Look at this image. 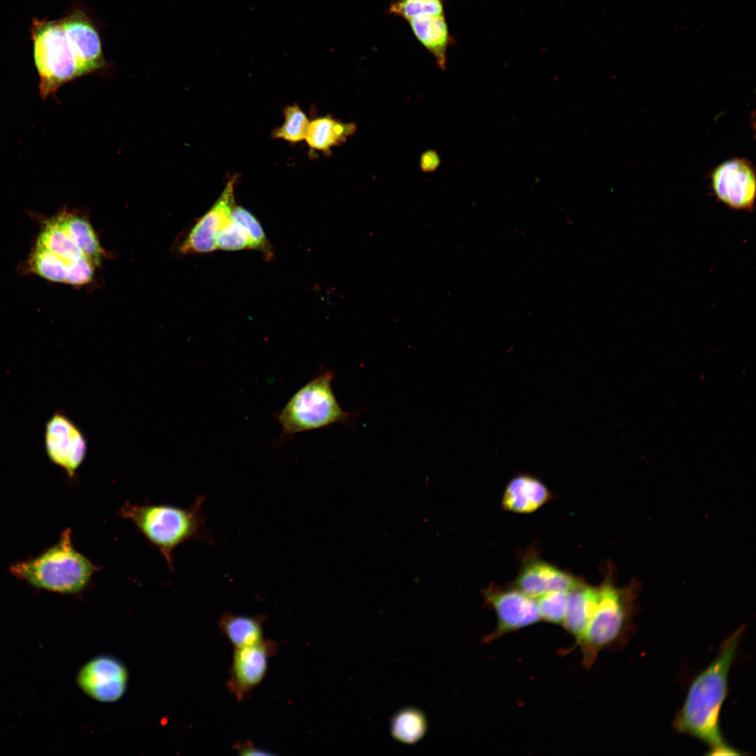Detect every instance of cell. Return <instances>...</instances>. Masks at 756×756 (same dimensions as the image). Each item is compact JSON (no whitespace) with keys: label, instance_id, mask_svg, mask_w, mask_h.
Returning a JSON list of instances; mask_svg holds the SVG:
<instances>
[{"label":"cell","instance_id":"1","mask_svg":"<svg viewBox=\"0 0 756 756\" xmlns=\"http://www.w3.org/2000/svg\"><path fill=\"white\" fill-rule=\"evenodd\" d=\"M743 631L744 627H740L726 638L714 660L694 679L673 721L678 732L706 743L709 755H741L724 740L719 719L727 695L730 668Z\"/></svg>","mask_w":756,"mask_h":756},{"label":"cell","instance_id":"2","mask_svg":"<svg viewBox=\"0 0 756 756\" xmlns=\"http://www.w3.org/2000/svg\"><path fill=\"white\" fill-rule=\"evenodd\" d=\"M204 497L196 498L191 507L184 509L162 504L125 503L118 514L131 521L145 538L158 549L174 570V550L181 543L199 540L214 544L202 509Z\"/></svg>","mask_w":756,"mask_h":756},{"label":"cell","instance_id":"3","mask_svg":"<svg viewBox=\"0 0 756 756\" xmlns=\"http://www.w3.org/2000/svg\"><path fill=\"white\" fill-rule=\"evenodd\" d=\"M335 373L321 369L301 386L276 413L275 420L281 427L276 443L280 445L296 434L342 424L353 428L357 414L344 411L332 388Z\"/></svg>","mask_w":756,"mask_h":756},{"label":"cell","instance_id":"4","mask_svg":"<svg viewBox=\"0 0 756 756\" xmlns=\"http://www.w3.org/2000/svg\"><path fill=\"white\" fill-rule=\"evenodd\" d=\"M101 568L74 548L71 529L67 528L55 545L36 558L12 565L10 570L35 587L74 594L88 588Z\"/></svg>","mask_w":756,"mask_h":756},{"label":"cell","instance_id":"5","mask_svg":"<svg viewBox=\"0 0 756 756\" xmlns=\"http://www.w3.org/2000/svg\"><path fill=\"white\" fill-rule=\"evenodd\" d=\"M598 601L594 612L580 639L582 664L590 668L605 650L626 640L632 628L635 593L631 588L620 589L606 580L598 586Z\"/></svg>","mask_w":756,"mask_h":756},{"label":"cell","instance_id":"6","mask_svg":"<svg viewBox=\"0 0 756 756\" xmlns=\"http://www.w3.org/2000/svg\"><path fill=\"white\" fill-rule=\"evenodd\" d=\"M31 33L41 94L45 98L79 76L78 66L61 21L34 19Z\"/></svg>","mask_w":756,"mask_h":756},{"label":"cell","instance_id":"7","mask_svg":"<svg viewBox=\"0 0 756 756\" xmlns=\"http://www.w3.org/2000/svg\"><path fill=\"white\" fill-rule=\"evenodd\" d=\"M482 595L484 604L497 617L496 628L484 638L486 643L541 621L536 598L514 586L500 587L491 584Z\"/></svg>","mask_w":756,"mask_h":756},{"label":"cell","instance_id":"8","mask_svg":"<svg viewBox=\"0 0 756 756\" xmlns=\"http://www.w3.org/2000/svg\"><path fill=\"white\" fill-rule=\"evenodd\" d=\"M279 648L280 643L272 639L234 648L226 686L238 701L246 700L262 683L269 660Z\"/></svg>","mask_w":756,"mask_h":756},{"label":"cell","instance_id":"9","mask_svg":"<svg viewBox=\"0 0 756 756\" xmlns=\"http://www.w3.org/2000/svg\"><path fill=\"white\" fill-rule=\"evenodd\" d=\"M711 189L728 207L750 211L756 197V174L752 163L743 158L727 160L710 173Z\"/></svg>","mask_w":756,"mask_h":756},{"label":"cell","instance_id":"10","mask_svg":"<svg viewBox=\"0 0 756 756\" xmlns=\"http://www.w3.org/2000/svg\"><path fill=\"white\" fill-rule=\"evenodd\" d=\"M45 447L50 460L74 477L87 452L85 438L78 427L60 411L46 424Z\"/></svg>","mask_w":756,"mask_h":756},{"label":"cell","instance_id":"11","mask_svg":"<svg viewBox=\"0 0 756 756\" xmlns=\"http://www.w3.org/2000/svg\"><path fill=\"white\" fill-rule=\"evenodd\" d=\"M128 678V671L121 661L112 656L100 655L84 664L76 680L80 689L92 699L113 703L125 694Z\"/></svg>","mask_w":756,"mask_h":756},{"label":"cell","instance_id":"12","mask_svg":"<svg viewBox=\"0 0 756 756\" xmlns=\"http://www.w3.org/2000/svg\"><path fill=\"white\" fill-rule=\"evenodd\" d=\"M60 21L76 56L79 75L102 68L105 62L101 38L90 18L76 9Z\"/></svg>","mask_w":756,"mask_h":756},{"label":"cell","instance_id":"13","mask_svg":"<svg viewBox=\"0 0 756 756\" xmlns=\"http://www.w3.org/2000/svg\"><path fill=\"white\" fill-rule=\"evenodd\" d=\"M583 582L581 578L536 556H530L524 560L512 585L536 598L552 591L570 592Z\"/></svg>","mask_w":756,"mask_h":756},{"label":"cell","instance_id":"14","mask_svg":"<svg viewBox=\"0 0 756 756\" xmlns=\"http://www.w3.org/2000/svg\"><path fill=\"white\" fill-rule=\"evenodd\" d=\"M231 178L213 206L197 222L181 246L183 253H210L216 249L219 230L235 206L234 185Z\"/></svg>","mask_w":756,"mask_h":756},{"label":"cell","instance_id":"15","mask_svg":"<svg viewBox=\"0 0 756 756\" xmlns=\"http://www.w3.org/2000/svg\"><path fill=\"white\" fill-rule=\"evenodd\" d=\"M552 494L538 478L527 474L512 477L505 486L501 500L504 510L531 513L550 502Z\"/></svg>","mask_w":756,"mask_h":756},{"label":"cell","instance_id":"16","mask_svg":"<svg viewBox=\"0 0 756 756\" xmlns=\"http://www.w3.org/2000/svg\"><path fill=\"white\" fill-rule=\"evenodd\" d=\"M407 22L416 38L434 57L438 67L444 69L447 50L454 41L444 15H424Z\"/></svg>","mask_w":756,"mask_h":756},{"label":"cell","instance_id":"17","mask_svg":"<svg viewBox=\"0 0 756 756\" xmlns=\"http://www.w3.org/2000/svg\"><path fill=\"white\" fill-rule=\"evenodd\" d=\"M598 587L583 582L568 592V603L562 626L575 640L580 639L594 612L598 601Z\"/></svg>","mask_w":756,"mask_h":756},{"label":"cell","instance_id":"18","mask_svg":"<svg viewBox=\"0 0 756 756\" xmlns=\"http://www.w3.org/2000/svg\"><path fill=\"white\" fill-rule=\"evenodd\" d=\"M267 616L234 615L230 611L223 612L218 622L223 636L234 647L253 645L264 640L263 623Z\"/></svg>","mask_w":756,"mask_h":756},{"label":"cell","instance_id":"19","mask_svg":"<svg viewBox=\"0 0 756 756\" xmlns=\"http://www.w3.org/2000/svg\"><path fill=\"white\" fill-rule=\"evenodd\" d=\"M356 130L354 122H343L330 116L319 117L309 122L304 140L312 149L329 153L332 147L345 142Z\"/></svg>","mask_w":756,"mask_h":756},{"label":"cell","instance_id":"20","mask_svg":"<svg viewBox=\"0 0 756 756\" xmlns=\"http://www.w3.org/2000/svg\"><path fill=\"white\" fill-rule=\"evenodd\" d=\"M59 217L64 228L83 255L94 265H99L104 252L89 222L82 217L72 214H62Z\"/></svg>","mask_w":756,"mask_h":756},{"label":"cell","instance_id":"21","mask_svg":"<svg viewBox=\"0 0 756 756\" xmlns=\"http://www.w3.org/2000/svg\"><path fill=\"white\" fill-rule=\"evenodd\" d=\"M36 246L55 253L67 262L83 255L64 228L59 215L46 223Z\"/></svg>","mask_w":756,"mask_h":756},{"label":"cell","instance_id":"22","mask_svg":"<svg viewBox=\"0 0 756 756\" xmlns=\"http://www.w3.org/2000/svg\"><path fill=\"white\" fill-rule=\"evenodd\" d=\"M426 728L424 715L415 709L398 713L393 720L392 733L398 740L412 743L419 740Z\"/></svg>","mask_w":756,"mask_h":756},{"label":"cell","instance_id":"23","mask_svg":"<svg viewBox=\"0 0 756 756\" xmlns=\"http://www.w3.org/2000/svg\"><path fill=\"white\" fill-rule=\"evenodd\" d=\"M284 122L274 129L272 136L274 139H283L291 143H296L305 139L309 120L304 112L297 104L288 106L284 108Z\"/></svg>","mask_w":756,"mask_h":756},{"label":"cell","instance_id":"24","mask_svg":"<svg viewBox=\"0 0 756 756\" xmlns=\"http://www.w3.org/2000/svg\"><path fill=\"white\" fill-rule=\"evenodd\" d=\"M34 272L55 282H65L67 262L55 253L36 246L31 257Z\"/></svg>","mask_w":756,"mask_h":756},{"label":"cell","instance_id":"25","mask_svg":"<svg viewBox=\"0 0 756 756\" xmlns=\"http://www.w3.org/2000/svg\"><path fill=\"white\" fill-rule=\"evenodd\" d=\"M388 12L408 21L424 15H444V4L442 0H395L389 5Z\"/></svg>","mask_w":756,"mask_h":756},{"label":"cell","instance_id":"26","mask_svg":"<svg viewBox=\"0 0 756 756\" xmlns=\"http://www.w3.org/2000/svg\"><path fill=\"white\" fill-rule=\"evenodd\" d=\"M216 248L225 251L253 249L246 228L230 217L219 230L216 239Z\"/></svg>","mask_w":756,"mask_h":756},{"label":"cell","instance_id":"27","mask_svg":"<svg viewBox=\"0 0 756 756\" xmlns=\"http://www.w3.org/2000/svg\"><path fill=\"white\" fill-rule=\"evenodd\" d=\"M568 592L556 590L536 598L541 620L562 625L568 603Z\"/></svg>","mask_w":756,"mask_h":756},{"label":"cell","instance_id":"28","mask_svg":"<svg viewBox=\"0 0 756 756\" xmlns=\"http://www.w3.org/2000/svg\"><path fill=\"white\" fill-rule=\"evenodd\" d=\"M230 217L242 224L247 230L253 249L258 250L267 257L272 256L271 246L260 222L256 217L247 209L240 206H235Z\"/></svg>","mask_w":756,"mask_h":756},{"label":"cell","instance_id":"29","mask_svg":"<svg viewBox=\"0 0 756 756\" xmlns=\"http://www.w3.org/2000/svg\"><path fill=\"white\" fill-rule=\"evenodd\" d=\"M94 265L85 255L67 262L65 283L80 286L88 283L93 276Z\"/></svg>","mask_w":756,"mask_h":756},{"label":"cell","instance_id":"30","mask_svg":"<svg viewBox=\"0 0 756 756\" xmlns=\"http://www.w3.org/2000/svg\"><path fill=\"white\" fill-rule=\"evenodd\" d=\"M440 164L438 153L433 150H428L420 157V168L424 172H432L438 169Z\"/></svg>","mask_w":756,"mask_h":756},{"label":"cell","instance_id":"31","mask_svg":"<svg viewBox=\"0 0 756 756\" xmlns=\"http://www.w3.org/2000/svg\"><path fill=\"white\" fill-rule=\"evenodd\" d=\"M234 748L240 755L248 756V755H272L274 753L270 752L265 750H262L258 747H255L251 741L239 742L234 744Z\"/></svg>","mask_w":756,"mask_h":756}]
</instances>
